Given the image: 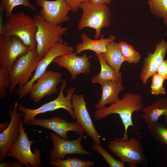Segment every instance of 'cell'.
I'll use <instances>...</instances> for the list:
<instances>
[{
    "instance_id": "6da1fadb",
    "label": "cell",
    "mask_w": 167,
    "mask_h": 167,
    "mask_svg": "<svg viewBox=\"0 0 167 167\" xmlns=\"http://www.w3.org/2000/svg\"><path fill=\"white\" fill-rule=\"evenodd\" d=\"M143 108L141 96L137 93L126 92L117 102L112 103L108 107H105L95 111L94 118L96 120L105 118L112 114H118L124 127V139L128 138L127 131L130 126L134 128L132 120L134 112H139Z\"/></svg>"
},
{
    "instance_id": "7a4b0ae2",
    "label": "cell",
    "mask_w": 167,
    "mask_h": 167,
    "mask_svg": "<svg viewBox=\"0 0 167 167\" xmlns=\"http://www.w3.org/2000/svg\"><path fill=\"white\" fill-rule=\"evenodd\" d=\"M37 27L32 18L23 12L13 13L6 18L0 27V33L8 36H18L24 44L31 48L36 49V33Z\"/></svg>"
},
{
    "instance_id": "3957f363",
    "label": "cell",
    "mask_w": 167,
    "mask_h": 167,
    "mask_svg": "<svg viewBox=\"0 0 167 167\" xmlns=\"http://www.w3.org/2000/svg\"><path fill=\"white\" fill-rule=\"evenodd\" d=\"M79 8L82 13L78 23V28L81 30L89 27L96 30L95 39L101 36V30L107 28L111 24V13L106 4L95 5L89 2L82 3Z\"/></svg>"
},
{
    "instance_id": "277c9868",
    "label": "cell",
    "mask_w": 167,
    "mask_h": 167,
    "mask_svg": "<svg viewBox=\"0 0 167 167\" xmlns=\"http://www.w3.org/2000/svg\"><path fill=\"white\" fill-rule=\"evenodd\" d=\"M40 60L36 49L31 48L18 58L9 72L10 92H12L16 85L20 88L28 83L33 77V72Z\"/></svg>"
},
{
    "instance_id": "5b68a950",
    "label": "cell",
    "mask_w": 167,
    "mask_h": 167,
    "mask_svg": "<svg viewBox=\"0 0 167 167\" xmlns=\"http://www.w3.org/2000/svg\"><path fill=\"white\" fill-rule=\"evenodd\" d=\"M108 148L121 161L127 162L131 167H137L138 164L145 166L147 165V158L140 141L138 139H114L110 142Z\"/></svg>"
},
{
    "instance_id": "8992f818",
    "label": "cell",
    "mask_w": 167,
    "mask_h": 167,
    "mask_svg": "<svg viewBox=\"0 0 167 167\" xmlns=\"http://www.w3.org/2000/svg\"><path fill=\"white\" fill-rule=\"evenodd\" d=\"M33 19L37 27L36 35V49L41 59L55 44L64 42L62 37L68 31L69 28L61 25H52L39 15H34Z\"/></svg>"
},
{
    "instance_id": "52a82bcc",
    "label": "cell",
    "mask_w": 167,
    "mask_h": 167,
    "mask_svg": "<svg viewBox=\"0 0 167 167\" xmlns=\"http://www.w3.org/2000/svg\"><path fill=\"white\" fill-rule=\"evenodd\" d=\"M67 84L66 79H64L62 81V85L57 97L54 100L44 104L37 108L30 109L25 107L21 104H18L17 110L24 113L23 119V124H27L28 122L32 120L38 114L60 109L66 110L73 119L75 120L72 108L71 98L76 91V88L74 87L69 88L67 90L66 96H65L63 92Z\"/></svg>"
},
{
    "instance_id": "ba28073f",
    "label": "cell",
    "mask_w": 167,
    "mask_h": 167,
    "mask_svg": "<svg viewBox=\"0 0 167 167\" xmlns=\"http://www.w3.org/2000/svg\"><path fill=\"white\" fill-rule=\"evenodd\" d=\"M23 124L22 122L21 124L20 133L19 138L15 141L11 149L7 153L6 157H13L26 167H41V151L35 148L34 152H32L31 144L34 141L28 139Z\"/></svg>"
},
{
    "instance_id": "9c48e42d",
    "label": "cell",
    "mask_w": 167,
    "mask_h": 167,
    "mask_svg": "<svg viewBox=\"0 0 167 167\" xmlns=\"http://www.w3.org/2000/svg\"><path fill=\"white\" fill-rule=\"evenodd\" d=\"M30 48L18 36L0 33V66L10 72L13 63L20 55Z\"/></svg>"
},
{
    "instance_id": "30bf717a",
    "label": "cell",
    "mask_w": 167,
    "mask_h": 167,
    "mask_svg": "<svg viewBox=\"0 0 167 167\" xmlns=\"http://www.w3.org/2000/svg\"><path fill=\"white\" fill-rule=\"evenodd\" d=\"M67 42L57 43L52 46L45 55L39 62L33 77L23 87L17 90L19 97L22 99L29 93L32 84L46 71L48 66L58 57L72 53L74 49L68 45Z\"/></svg>"
},
{
    "instance_id": "8fae6325",
    "label": "cell",
    "mask_w": 167,
    "mask_h": 167,
    "mask_svg": "<svg viewBox=\"0 0 167 167\" xmlns=\"http://www.w3.org/2000/svg\"><path fill=\"white\" fill-rule=\"evenodd\" d=\"M18 104L15 102L13 108L11 106L9 114L10 121L7 128L0 133V162L4 161L7 153L11 148L15 141L19 138L21 131V124L23 122L21 118L24 115L22 112L17 110Z\"/></svg>"
},
{
    "instance_id": "7c38bea8",
    "label": "cell",
    "mask_w": 167,
    "mask_h": 167,
    "mask_svg": "<svg viewBox=\"0 0 167 167\" xmlns=\"http://www.w3.org/2000/svg\"><path fill=\"white\" fill-rule=\"evenodd\" d=\"M36 2L41 8L39 15L52 25H60L70 19L68 14L71 9L66 0H36Z\"/></svg>"
},
{
    "instance_id": "4fadbf2b",
    "label": "cell",
    "mask_w": 167,
    "mask_h": 167,
    "mask_svg": "<svg viewBox=\"0 0 167 167\" xmlns=\"http://www.w3.org/2000/svg\"><path fill=\"white\" fill-rule=\"evenodd\" d=\"M36 81L32 84L29 93L31 99L35 103L45 96L58 92L57 86L62 81V75L58 72L46 70Z\"/></svg>"
},
{
    "instance_id": "5bb4252c",
    "label": "cell",
    "mask_w": 167,
    "mask_h": 167,
    "mask_svg": "<svg viewBox=\"0 0 167 167\" xmlns=\"http://www.w3.org/2000/svg\"><path fill=\"white\" fill-rule=\"evenodd\" d=\"M71 104L76 122L84 129L87 135L95 143H101V136L96 129L88 110L84 96L73 94Z\"/></svg>"
},
{
    "instance_id": "9a60e30c",
    "label": "cell",
    "mask_w": 167,
    "mask_h": 167,
    "mask_svg": "<svg viewBox=\"0 0 167 167\" xmlns=\"http://www.w3.org/2000/svg\"><path fill=\"white\" fill-rule=\"evenodd\" d=\"M83 135H79L76 139L69 140L64 139L55 133L50 135L53 148L49 152L50 161L54 159H64L67 154H86L92 155L89 152L84 150L81 144Z\"/></svg>"
},
{
    "instance_id": "2e32d148",
    "label": "cell",
    "mask_w": 167,
    "mask_h": 167,
    "mask_svg": "<svg viewBox=\"0 0 167 167\" xmlns=\"http://www.w3.org/2000/svg\"><path fill=\"white\" fill-rule=\"evenodd\" d=\"M77 54L76 52L64 54L57 57L53 61L59 67L64 68L69 72L71 80L75 79L79 74L88 75L91 72L92 64L89 59L93 56H88L85 52L81 56Z\"/></svg>"
},
{
    "instance_id": "e0dca14e",
    "label": "cell",
    "mask_w": 167,
    "mask_h": 167,
    "mask_svg": "<svg viewBox=\"0 0 167 167\" xmlns=\"http://www.w3.org/2000/svg\"><path fill=\"white\" fill-rule=\"evenodd\" d=\"M28 126H37L54 131L62 138L68 140L67 133L69 131L76 134L83 135L85 132L83 128L76 122H70L60 117L54 116L48 119H41L35 117L28 122Z\"/></svg>"
},
{
    "instance_id": "ac0fdd59",
    "label": "cell",
    "mask_w": 167,
    "mask_h": 167,
    "mask_svg": "<svg viewBox=\"0 0 167 167\" xmlns=\"http://www.w3.org/2000/svg\"><path fill=\"white\" fill-rule=\"evenodd\" d=\"M167 50V41L163 39L156 45L154 52L149 53L144 58L140 75L143 84L146 85L149 78L157 73Z\"/></svg>"
},
{
    "instance_id": "d6986e66",
    "label": "cell",
    "mask_w": 167,
    "mask_h": 167,
    "mask_svg": "<svg viewBox=\"0 0 167 167\" xmlns=\"http://www.w3.org/2000/svg\"><path fill=\"white\" fill-rule=\"evenodd\" d=\"M100 38L93 40L88 37L84 33L81 35V43L76 44L75 47L77 54H80L82 51L85 50H91L96 54H102L107 50L106 46L108 43L115 41L116 37L113 35H110L109 37L105 38L103 34L101 35Z\"/></svg>"
},
{
    "instance_id": "ffe728a7",
    "label": "cell",
    "mask_w": 167,
    "mask_h": 167,
    "mask_svg": "<svg viewBox=\"0 0 167 167\" xmlns=\"http://www.w3.org/2000/svg\"><path fill=\"white\" fill-rule=\"evenodd\" d=\"M101 85L102 94L99 101L95 107L100 109L105 107L107 104L111 105L116 103L120 100L119 94L124 90L122 82L116 81H107Z\"/></svg>"
},
{
    "instance_id": "44dd1931",
    "label": "cell",
    "mask_w": 167,
    "mask_h": 167,
    "mask_svg": "<svg viewBox=\"0 0 167 167\" xmlns=\"http://www.w3.org/2000/svg\"><path fill=\"white\" fill-rule=\"evenodd\" d=\"M101 65V70L96 75L93 76L91 79L94 84H102L107 81H116L122 82V74L117 71L109 65L104 59L101 54H96Z\"/></svg>"
},
{
    "instance_id": "7402d4cb",
    "label": "cell",
    "mask_w": 167,
    "mask_h": 167,
    "mask_svg": "<svg viewBox=\"0 0 167 167\" xmlns=\"http://www.w3.org/2000/svg\"><path fill=\"white\" fill-rule=\"evenodd\" d=\"M144 114L141 116L148 124L158 122L162 115L167 114V98H160L151 105L143 108Z\"/></svg>"
},
{
    "instance_id": "603a6c76",
    "label": "cell",
    "mask_w": 167,
    "mask_h": 167,
    "mask_svg": "<svg viewBox=\"0 0 167 167\" xmlns=\"http://www.w3.org/2000/svg\"><path fill=\"white\" fill-rule=\"evenodd\" d=\"M106 51L101 54L107 63L117 71H119L122 64L125 61L121 53L118 43L112 41L106 46Z\"/></svg>"
},
{
    "instance_id": "cb8c5ba5",
    "label": "cell",
    "mask_w": 167,
    "mask_h": 167,
    "mask_svg": "<svg viewBox=\"0 0 167 167\" xmlns=\"http://www.w3.org/2000/svg\"><path fill=\"white\" fill-rule=\"evenodd\" d=\"M49 164L55 167H91L95 165L92 161L83 160L78 157L69 156L65 159H54L50 161Z\"/></svg>"
},
{
    "instance_id": "d4e9b609",
    "label": "cell",
    "mask_w": 167,
    "mask_h": 167,
    "mask_svg": "<svg viewBox=\"0 0 167 167\" xmlns=\"http://www.w3.org/2000/svg\"><path fill=\"white\" fill-rule=\"evenodd\" d=\"M150 11L155 16L162 18L167 27V0H148Z\"/></svg>"
},
{
    "instance_id": "484cf974",
    "label": "cell",
    "mask_w": 167,
    "mask_h": 167,
    "mask_svg": "<svg viewBox=\"0 0 167 167\" xmlns=\"http://www.w3.org/2000/svg\"><path fill=\"white\" fill-rule=\"evenodd\" d=\"M120 51L125 61L136 64L141 59L139 53L134 49L133 46L126 42L120 41L118 43Z\"/></svg>"
},
{
    "instance_id": "4316f807",
    "label": "cell",
    "mask_w": 167,
    "mask_h": 167,
    "mask_svg": "<svg viewBox=\"0 0 167 167\" xmlns=\"http://www.w3.org/2000/svg\"><path fill=\"white\" fill-rule=\"evenodd\" d=\"M148 129L155 139L167 145V127L162 123L157 122L148 124Z\"/></svg>"
},
{
    "instance_id": "83f0119b",
    "label": "cell",
    "mask_w": 167,
    "mask_h": 167,
    "mask_svg": "<svg viewBox=\"0 0 167 167\" xmlns=\"http://www.w3.org/2000/svg\"><path fill=\"white\" fill-rule=\"evenodd\" d=\"M0 5L4 8L5 18L10 16L12 14V10L15 6L23 5L31 9L36 13H37L36 8L32 5L28 0H1Z\"/></svg>"
},
{
    "instance_id": "f1b7e54d",
    "label": "cell",
    "mask_w": 167,
    "mask_h": 167,
    "mask_svg": "<svg viewBox=\"0 0 167 167\" xmlns=\"http://www.w3.org/2000/svg\"><path fill=\"white\" fill-rule=\"evenodd\" d=\"M92 149L96 151L103 157L110 167H124V163L114 158L105 149L101 144L95 143L92 146Z\"/></svg>"
},
{
    "instance_id": "f546056e",
    "label": "cell",
    "mask_w": 167,
    "mask_h": 167,
    "mask_svg": "<svg viewBox=\"0 0 167 167\" xmlns=\"http://www.w3.org/2000/svg\"><path fill=\"white\" fill-rule=\"evenodd\" d=\"M151 77V93L155 95L165 94L166 92L163 85L165 80L164 79L157 73H156Z\"/></svg>"
},
{
    "instance_id": "4dcf8cb0",
    "label": "cell",
    "mask_w": 167,
    "mask_h": 167,
    "mask_svg": "<svg viewBox=\"0 0 167 167\" xmlns=\"http://www.w3.org/2000/svg\"><path fill=\"white\" fill-rule=\"evenodd\" d=\"M10 85V73L7 70L0 68V97L4 99L7 96L6 90Z\"/></svg>"
},
{
    "instance_id": "1f68e13d",
    "label": "cell",
    "mask_w": 167,
    "mask_h": 167,
    "mask_svg": "<svg viewBox=\"0 0 167 167\" xmlns=\"http://www.w3.org/2000/svg\"><path fill=\"white\" fill-rule=\"evenodd\" d=\"M71 8V10L74 13L77 12L81 3L83 2H89V0H66Z\"/></svg>"
},
{
    "instance_id": "d6a6232c",
    "label": "cell",
    "mask_w": 167,
    "mask_h": 167,
    "mask_svg": "<svg viewBox=\"0 0 167 167\" xmlns=\"http://www.w3.org/2000/svg\"><path fill=\"white\" fill-rule=\"evenodd\" d=\"M157 73L165 80L167 79V59H164L160 65Z\"/></svg>"
},
{
    "instance_id": "836d02e7",
    "label": "cell",
    "mask_w": 167,
    "mask_h": 167,
    "mask_svg": "<svg viewBox=\"0 0 167 167\" xmlns=\"http://www.w3.org/2000/svg\"><path fill=\"white\" fill-rule=\"evenodd\" d=\"M0 167H22V165L19 162L15 161V160L12 163H11L10 161L8 163L6 162L0 163Z\"/></svg>"
},
{
    "instance_id": "e575fe53",
    "label": "cell",
    "mask_w": 167,
    "mask_h": 167,
    "mask_svg": "<svg viewBox=\"0 0 167 167\" xmlns=\"http://www.w3.org/2000/svg\"><path fill=\"white\" fill-rule=\"evenodd\" d=\"M111 0H89L90 3L95 5L109 4Z\"/></svg>"
},
{
    "instance_id": "d590c367",
    "label": "cell",
    "mask_w": 167,
    "mask_h": 167,
    "mask_svg": "<svg viewBox=\"0 0 167 167\" xmlns=\"http://www.w3.org/2000/svg\"><path fill=\"white\" fill-rule=\"evenodd\" d=\"M9 124L7 120L4 123L0 124V133L2 132L8 127Z\"/></svg>"
},
{
    "instance_id": "8d00e7d4",
    "label": "cell",
    "mask_w": 167,
    "mask_h": 167,
    "mask_svg": "<svg viewBox=\"0 0 167 167\" xmlns=\"http://www.w3.org/2000/svg\"><path fill=\"white\" fill-rule=\"evenodd\" d=\"M165 118L167 126V114L165 115Z\"/></svg>"
},
{
    "instance_id": "74e56055",
    "label": "cell",
    "mask_w": 167,
    "mask_h": 167,
    "mask_svg": "<svg viewBox=\"0 0 167 167\" xmlns=\"http://www.w3.org/2000/svg\"></svg>"
}]
</instances>
